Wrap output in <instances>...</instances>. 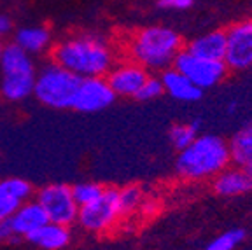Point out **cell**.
<instances>
[{"instance_id": "1", "label": "cell", "mask_w": 252, "mask_h": 250, "mask_svg": "<svg viewBox=\"0 0 252 250\" xmlns=\"http://www.w3.org/2000/svg\"><path fill=\"white\" fill-rule=\"evenodd\" d=\"M53 62L84 77H105L114 65V53L98 35L84 33L65 39L53 49Z\"/></svg>"}, {"instance_id": "2", "label": "cell", "mask_w": 252, "mask_h": 250, "mask_svg": "<svg viewBox=\"0 0 252 250\" xmlns=\"http://www.w3.org/2000/svg\"><path fill=\"white\" fill-rule=\"evenodd\" d=\"M231 164L229 145L217 135H198L186 149L179 151L175 168L188 180L214 179Z\"/></svg>"}, {"instance_id": "3", "label": "cell", "mask_w": 252, "mask_h": 250, "mask_svg": "<svg viewBox=\"0 0 252 250\" xmlns=\"http://www.w3.org/2000/svg\"><path fill=\"white\" fill-rule=\"evenodd\" d=\"M182 49V39L168 27H149L138 30L128 42L130 60L142 65L147 72H163L173 65Z\"/></svg>"}, {"instance_id": "4", "label": "cell", "mask_w": 252, "mask_h": 250, "mask_svg": "<svg viewBox=\"0 0 252 250\" xmlns=\"http://www.w3.org/2000/svg\"><path fill=\"white\" fill-rule=\"evenodd\" d=\"M35 65L28 53L14 42L7 44L0 55V94L9 102H23L33 93Z\"/></svg>"}, {"instance_id": "5", "label": "cell", "mask_w": 252, "mask_h": 250, "mask_svg": "<svg viewBox=\"0 0 252 250\" xmlns=\"http://www.w3.org/2000/svg\"><path fill=\"white\" fill-rule=\"evenodd\" d=\"M79 84H81L79 75L72 74L70 70L53 62L37 72L32 94L49 109H72Z\"/></svg>"}, {"instance_id": "6", "label": "cell", "mask_w": 252, "mask_h": 250, "mask_svg": "<svg viewBox=\"0 0 252 250\" xmlns=\"http://www.w3.org/2000/svg\"><path fill=\"white\" fill-rule=\"evenodd\" d=\"M172 66L203 91L217 86L228 74V66L224 62L200 58V56L189 53L184 47L177 53Z\"/></svg>"}, {"instance_id": "7", "label": "cell", "mask_w": 252, "mask_h": 250, "mask_svg": "<svg viewBox=\"0 0 252 250\" xmlns=\"http://www.w3.org/2000/svg\"><path fill=\"white\" fill-rule=\"evenodd\" d=\"M119 189L116 188H103L102 194L91 203L79 207L77 222L91 233H102L114 226L121 219L118 203Z\"/></svg>"}, {"instance_id": "8", "label": "cell", "mask_w": 252, "mask_h": 250, "mask_svg": "<svg viewBox=\"0 0 252 250\" xmlns=\"http://www.w3.org/2000/svg\"><path fill=\"white\" fill-rule=\"evenodd\" d=\"M37 201L46 212L49 222L70 226L77 220L79 205L75 203L72 189L65 184H49L37 192Z\"/></svg>"}, {"instance_id": "9", "label": "cell", "mask_w": 252, "mask_h": 250, "mask_svg": "<svg viewBox=\"0 0 252 250\" xmlns=\"http://www.w3.org/2000/svg\"><path fill=\"white\" fill-rule=\"evenodd\" d=\"M228 70H247L252 66V20L233 25L226 31L224 60Z\"/></svg>"}, {"instance_id": "10", "label": "cell", "mask_w": 252, "mask_h": 250, "mask_svg": "<svg viewBox=\"0 0 252 250\" xmlns=\"http://www.w3.org/2000/svg\"><path fill=\"white\" fill-rule=\"evenodd\" d=\"M116 100L114 91L110 90L105 77H84L77 88L74 107L77 112H98L112 105Z\"/></svg>"}, {"instance_id": "11", "label": "cell", "mask_w": 252, "mask_h": 250, "mask_svg": "<svg viewBox=\"0 0 252 250\" xmlns=\"http://www.w3.org/2000/svg\"><path fill=\"white\" fill-rule=\"evenodd\" d=\"M149 77V72L142 65L135 62H123L118 65H112L107 72L105 79L109 82L110 90L114 91L116 96H133L138 93L142 84Z\"/></svg>"}, {"instance_id": "12", "label": "cell", "mask_w": 252, "mask_h": 250, "mask_svg": "<svg viewBox=\"0 0 252 250\" xmlns=\"http://www.w3.org/2000/svg\"><path fill=\"white\" fill-rule=\"evenodd\" d=\"M214 191L222 198L247 194L252 191V177L244 170V166H228L214 177Z\"/></svg>"}, {"instance_id": "13", "label": "cell", "mask_w": 252, "mask_h": 250, "mask_svg": "<svg viewBox=\"0 0 252 250\" xmlns=\"http://www.w3.org/2000/svg\"><path fill=\"white\" fill-rule=\"evenodd\" d=\"M30 196L32 184L25 179L11 177L0 180V220L9 219Z\"/></svg>"}, {"instance_id": "14", "label": "cell", "mask_w": 252, "mask_h": 250, "mask_svg": "<svg viewBox=\"0 0 252 250\" xmlns=\"http://www.w3.org/2000/svg\"><path fill=\"white\" fill-rule=\"evenodd\" d=\"M18 238H27L28 235H32L33 231H37L40 226L49 222L46 212L40 207L39 201H23L20 205V208L9 217Z\"/></svg>"}, {"instance_id": "15", "label": "cell", "mask_w": 252, "mask_h": 250, "mask_svg": "<svg viewBox=\"0 0 252 250\" xmlns=\"http://www.w3.org/2000/svg\"><path fill=\"white\" fill-rule=\"evenodd\" d=\"M159 79H161L165 93L170 94L173 100H179V102L193 103L198 102L201 98V94H203V90L194 86L186 75H182L179 70H175L173 66H168L166 70H163Z\"/></svg>"}, {"instance_id": "16", "label": "cell", "mask_w": 252, "mask_h": 250, "mask_svg": "<svg viewBox=\"0 0 252 250\" xmlns=\"http://www.w3.org/2000/svg\"><path fill=\"white\" fill-rule=\"evenodd\" d=\"M30 243L42 250H62L70 243V229L56 222H47L27 236Z\"/></svg>"}, {"instance_id": "17", "label": "cell", "mask_w": 252, "mask_h": 250, "mask_svg": "<svg viewBox=\"0 0 252 250\" xmlns=\"http://www.w3.org/2000/svg\"><path fill=\"white\" fill-rule=\"evenodd\" d=\"M186 49L189 53H193L194 56H200V58L222 62L226 53V31L216 30L201 37H196L188 44Z\"/></svg>"}, {"instance_id": "18", "label": "cell", "mask_w": 252, "mask_h": 250, "mask_svg": "<svg viewBox=\"0 0 252 250\" xmlns=\"http://www.w3.org/2000/svg\"><path fill=\"white\" fill-rule=\"evenodd\" d=\"M14 44L20 46L28 55H37L51 44V33L44 27H25L20 28L14 35Z\"/></svg>"}, {"instance_id": "19", "label": "cell", "mask_w": 252, "mask_h": 250, "mask_svg": "<svg viewBox=\"0 0 252 250\" xmlns=\"http://www.w3.org/2000/svg\"><path fill=\"white\" fill-rule=\"evenodd\" d=\"M229 154H231V163L236 166H244L252 159V123L245 125L233 135L228 142Z\"/></svg>"}, {"instance_id": "20", "label": "cell", "mask_w": 252, "mask_h": 250, "mask_svg": "<svg viewBox=\"0 0 252 250\" xmlns=\"http://www.w3.org/2000/svg\"><path fill=\"white\" fill-rule=\"evenodd\" d=\"M201 126V119H194L191 123H179L170 128V142L177 151L188 147L198 137V129Z\"/></svg>"}, {"instance_id": "21", "label": "cell", "mask_w": 252, "mask_h": 250, "mask_svg": "<svg viewBox=\"0 0 252 250\" xmlns=\"http://www.w3.org/2000/svg\"><path fill=\"white\" fill-rule=\"evenodd\" d=\"M142 201H144V194H142V189L137 186H128L125 189H119L118 203L121 217H128L133 212H137L142 207Z\"/></svg>"}, {"instance_id": "22", "label": "cell", "mask_w": 252, "mask_h": 250, "mask_svg": "<svg viewBox=\"0 0 252 250\" xmlns=\"http://www.w3.org/2000/svg\"><path fill=\"white\" fill-rule=\"evenodd\" d=\"M245 240V231L240 227H233L212 240L207 245V250H235Z\"/></svg>"}, {"instance_id": "23", "label": "cell", "mask_w": 252, "mask_h": 250, "mask_svg": "<svg viewBox=\"0 0 252 250\" xmlns=\"http://www.w3.org/2000/svg\"><path fill=\"white\" fill-rule=\"evenodd\" d=\"M72 189V196H74L75 203L79 207H83V205L91 203L93 199H96L100 194H102L103 188L96 182H81V184H75Z\"/></svg>"}, {"instance_id": "24", "label": "cell", "mask_w": 252, "mask_h": 250, "mask_svg": "<svg viewBox=\"0 0 252 250\" xmlns=\"http://www.w3.org/2000/svg\"><path fill=\"white\" fill-rule=\"evenodd\" d=\"M165 93V90H163V84H161V79L159 77H147L146 82L142 84V88L138 90V93L135 94V98L137 100H140V102H149V100H154V98L161 96V94Z\"/></svg>"}, {"instance_id": "25", "label": "cell", "mask_w": 252, "mask_h": 250, "mask_svg": "<svg viewBox=\"0 0 252 250\" xmlns=\"http://www.w3.org/2000/svg\"><path fill=\"white\" fill-rule=\"evenodd\" d=\"M18 238L12 229V224L11 219H5V220H0V243H7V242H14Z\"/></svg>"}, {"instance_id": "26", "label": "cell", "mask_w": 252, "mask_h": 250, "mask_svg": "<svg viewBox=\"0 0 252 250\" xmlns=\"http://www.w3.org/2000/svg\"><path fill=\"white\" fill-rule=\"evenodd\" d=\"M194 0H159L158 5L163 9H189Z\"/></svg>"}, {"instance_id": "27", "label": "cell", "mask_w": 252, "mask_h": 250, "mask_svg": "<svg viewBox=\"0 0 252 250\" xmlns=\"http://www.w3.org/2000/svg\"><path fill=\"white\" fill-rule=\"evenodd\" d=\"M11 28H12L11 20H9L7 16L0 14V37L5 35V33H9V31H11Z\"/></svg>"}, {"instance_id": "28", "label": "cell", "mask_w": 252, "mask_h": 250, "mask_svg": "<svg viewBox=\"0 0 252 250\" xmlns=\"http://www.w3.org/2000/svg\"><path fill=\"white\" fill-rule=\"evenodd\" d=\"M236 107H238V103H236V102H231V103H228V107H226V109H228V114H235Z\"/></svg>"}, {"instance_id": "29", "label": "cell", "mask_w": 252, "mask_h": 250, "mask_svg": "<svg viewBox=\"0 0 252 250\" xmlns=\"http://www.w3.org/2000/svg\"><path fill=\"white\" fill-rule=\"evenodd\" d=\"M244 170H245V172H247V173H249V175H251V177H252V159H251V161H249V163H247V164H244Z\"/></svg>"}, {"instance_id": "30", "label": "cell", "mask_w": 252, "mask_h": 250, "mask_svg": "<svg viewBox=\"0 0 252 250\" xmlns=\"http://www.w3.org/2000/svg\"><path fill=\"white\" fill-rule=\"evenodd\" d=\"M2 49H4V44L0 42V55H2Z\"/></svg>"}]
</instances>
